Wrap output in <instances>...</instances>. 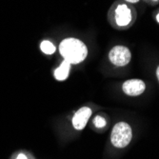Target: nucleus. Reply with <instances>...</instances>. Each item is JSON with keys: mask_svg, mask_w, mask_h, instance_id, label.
Listing matches in <instances>:
<instances>
[{"mask_svg": "<svg viewBox=\"0 0 159 159\" xmlns=\"http://www.w3.org/2000/svg\"><path fill=\"white\" fill-rule=\"evenodd\" d=\"M40 49H41V51L44 52V53H46V54H52V53H53L54 52H55V47H54V45L52 44V42H50V41H43L42 43H41V45H40Z\"/></svg>", "mask_w": 159, "mask_h": 159, "instance_id": "nucleus-8", "label": "nucleus"}, {"mask_svg": "<svg viewBox=\"0 0 159 159\" xmlns=\"http://www.w3.org/2000/svg\"><path fill=\"white\" fill-rule=\"evenodd\" d=\"M155 1H156V0H155Z\"/></svg>", "mask_w": 159, "mask_h": 159, "instance_id": "nucleus-14", "label": "nucleus"}, {"mask_svg": "<svg viewBox=\"0 0 159 159\" xmlns=\"http://www.w3.org/2000/svg\"><path fill=\"white\" fill-rule=\"evenodd\" d=\"M59 51L64 59L70 64L82 62L87 54L88 49L84 43L75 38H67L60 43Z\"/></svg>", "mask_w": 159, "mask_h": 159, "instance_id": "nucleus-1", "label": "nucleus"}, {"mask_svg": "<svg viewBox=\"0 0 159 159\" xmlns=\"http://www.w3.org/2000/svg\"><path fill=\"white\" fill-rule=\"evenodd\" d=\"M93 123L98 128H103L106 125V120L103 117H101V116H96L93 119Z\"/></svg>", "mask_w": 159, "mask_h": 159, "instance_id": "nucleus-9", "label": "nucleus"}, {"mask_svg": "<svg viewBox=\"0 0 159 159\" xmlns=\"http://www.w3.org/2000/svg\"><path fill=\"white\" fill-rule=\"evenodd\" d=\"M70 69V63H69L68 61L64 60L60 64V66L54 70V76H55V78L57 80H59V81L65 80L68 77V75H69Z\"/></svg>", "mask_w": 159, "mask_h": 159, "instance_id": "nucleus-7", "label": "nucleus"}, {"mask_svg": "<svg viewBox=\"0 0 159 159\" xmlns=\"http://www.w3.org/2000/svg\"><path fill=\"white\" fill-rule=\"evenodd\" d=\"M146 85L141 79H129L124 82L122 86L123 92L129 96H137L144 93Z\"/></svg>", "mask_w": 159, "mask_h": 159, "instance_id": "nucleus-4", "label": "nucleus"}, {"mask_svg": "<svg viewBox=\"0 0 159 159\" xmlns=\"http://www.w3.org/2000/svg\"><path fill=\"white\" fill-rule=\"evenodd\" d=\"M16 159H28L24 154H19L18 156H17V158Z\"/></svg>", "mask_w": 159, "mask_h": 159, "instance_id": "nucleus-10", "label": "nucleus"}, {"mask_svg": "<svg viewBox=\"0 0 159 159\" xmlns=\"http://www.w3.org/2000/svg\"><path fill=\"white\" fill-rule=\"evenodd\" d=\"M156 19H157V21L159 22V13L157 14V16H156Z\"/></svg>", "mask_w": 159, "mask_h": 159, "instance_id": "nucleus-13", "label": "nucleus"}, {"mask_svg": "<svg viewBox=\"0 0 159 159\" xmlns=\"http://www.w3.org/2000/svg\"><path fill=\"white\" fill-rule=\"evenodd\" d=\"M115 20L118 26L124 27L132 21V12L126 5H119L115 10Z\"/></svg>", "mask_w": 159, "mask_h": 159, "instance_id": "nucleus-6", "label": "nucleus"}, {"mask_svg": "<svg viewBox=\"0 0 159 159\" xmlns=\"http://www.w3.org/2000/svg\"><path fill=\"white\" fill-rule=\"evenodd\" d=\"M92 115V110L88 107L81 108L73 118V125L76 129H83Z\"/></svg>", "mask_w": 159, "mask_h": 159, "instance_id": "nucleus-5", "label": "nucleus"}, {"mask_svg": "<svg viewBox=\"0 0 159 159\" xmlns=\"http://www.w3.org/2000/svg\"><path fill=\"white\" fill-rule=\"evenodd\" d=\"M156 75H157V78H158V81H159V66L156 70Z\"/></svg>", "mask_w": 159, "mask_h": 159, "instance_id": "nucleus-11", "label": "nucleus"}, {"mask_svg": "<svg viewBox=\"0 0 159 159\" xmlns=\"http://www.w3.org/2000/svg\"><path fill=\"white\" fill-rule=\"evenodd\" d=\"M132 128L125 122H119L112 128L111 141L116 148H125L132 140Z\"/></svg>", "mask_w": 159, "mask_h": 159, "instance_id": "nucleus-2", "label": "nucleus"}, {"mask_svg": "<svg viewBox=\"0 0 159 159\" xmlns=\"http://www.w3.org/2000/svg\"><path fill=\"white\" fill-rule=\"evenodd\" d=\"M131 52L124 46H115L110 52L109 57L111 62L115 66H125L131 61Z\"/></svg>", "mask_w": 159, "mask_h": 159, "instance_id": "nucleus-3", "label": "nucleus"}, {"mask_svg": "<svg viewBox=\"0 0 159 159\" xmlns=\"http://www.w3.org/2000/svg\"><path fill=\"white\" fill-rule=\"evenodd\" d=\"M127 1H129V2H132V3H135V2L139 1V0H127Z\"/></svg>", "mask_w": 159, "mask_h": 159, "instance_id": "nucleus-12", "label": "nucleus"}]
</instances>
